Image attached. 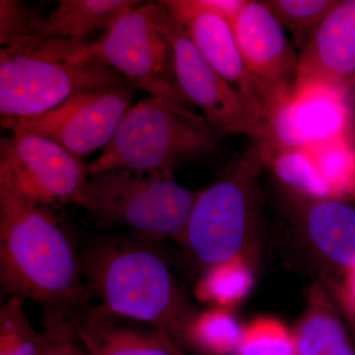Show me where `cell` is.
<instances>
[{"label":"cell","mask_w":355,"mask_h":355,"mask_svg":"<svg viewBox=\"0 0 355 355\" xmlns=\"http://www.w3.org/2000/svg\"><path fill=\"white\" fill-rule=\"evenodd\" d=\"M0 282L46 313L72 320L93 307L80 253L53 209L24 193L0 164Z\"/></svg>","instance_id":"obj_1"},{"label":"cell","mask_w":355,"mask_h":355,"mask_svg":"<svg viewBox=\"0 0 355 355\" xmlns=\"http://www.w3.org/2000/svg\"><path fill=\"white\" fill-rule=\"evenodd\" d=\"M154 241L137 234L91 238L80 253L83 275L100 309L164 331L180 345L198 311Z\"/></svg>","instance_id":"obj_2"},{"label":"cell","mask_w":355,"mask_h":355,"mask_svg":"<svg viewBox=\"0 0 355 355\" xmlns=\"http://www.w3.org/2000/svg\"><path fill=\"white\" fill-rule=\"evenodd\" d=\"M93 42L48 41L0 50L3 128L57 108L72 96L130 83L93 51Z\"/></svg>","instance_id":"obj_3"},{"label":"cell","mask_w":355,"mask_h":355,"mask_svg":"<svg viewBox=\"0 0 355 355\" xmlns=\"http://www.w3.org/2000/svg\"><path fill=\"white\" fill-rule=\"evenodd\" d=\"M263 168L254 141L200 190L180 244L203 270L247 254L260 216Z\"/></svg>","instance_id":"obj_4"},{"label":"cell","mask_w":355,"mask_h":355,"mask_svg":"<svg viewBox=\"0 0 355 355\" xmlns=\"http://www.w3.org/2000/svg\"><path fill=\"white\" fill-rule=\"evenodd\" d=\"M217 135L188 106L151 96L128 110L108 146L88 166L89 174L110 169L173 173L179 163L212 150Z\"/></svg>","instance_id":"obj_5"},{"label":"cell","mask_w":355,"mask_h":355,"mask_svg":"<svg viewBox=\"0 0 355 355\" xmlns=\"http://www.w3.org/2000/svg\"><path fill=\"white\" fill-rule=\"evenodd\" d=\"M200 191L177 184L173 173L102 170L89 174L76 205L106 227L181 243Z\"/></svg>","instance_id":"obj_6"},{"label":"cell","mask_w":355,"mask_h":355,"mask_svg":"<svg viewBox=\"0 0 355 355\" xmlns=\"http://www.w3.org/2000/svg\"><path fill=\"white\" fill-rule=\"evenodd\" d=\"M165 15L161 1L141 2L92 43L93 51L135 87L189 106L178 83Z\"/></svg>","instance_id":"obj_7"},{"label":"cell","mask_w":355,"mask_h":355,"mask_svg":"<svg viewBox=\"0 0 355 355\" xmlns=\"http://www.w3.org/2000/svg\"><path fill=\"white\" fill-rule=\"evenodd\" d=\"M349 93L324 84H295L277 98L254 141L279 148L310 149L354 137Z\"/></svg>","instance_id":"obj_8"},{"label":"cell","mask_w":355,"mask_h":355,"mask_svg":"<svg viewBox=\"0 0 355 355\" xmlns=\"http://www.w3.org/2000/svg\"><path fill=\"white\" fill-rule=\"evenodd\" d=\"M135 89L128 83L79 93L57 108L33 118L14 121L4 128L46 137L83 159L108 146L121 119L132 106Z\"/></svg>","instance_id":"obj_9"},{"label":"cell","mask_w":355,"mask_h":355,"mask_svg":"<svg viewBox=\"0 0 355 355\" xmlns=\"http://www.w3.org/2000/svg\"><path fill=\"white\" fill-rule=\"evenodd\" d=\"M165 10L178 83L187 101L202 110L217 135H247L254 140L261 139L263 125L260 116L202 57L166 7Z\"/></svg>","instance_id":"obj_10"},{"label":"cell","mask_w":355,"mask_h":355,"mask_svg":"<svg viewBox=\"0 0 355 355\" xmlns=\"http://www.w3.org/2000/svg\"><path fill=\"white\" fill-rule=\"evenodd\" d=\"M261 120L295 85L299 53L265 1L248 0L232 25Z\"/></svg>","instance_id":"obj_11"},{"label":"cell","mask_w":355,"mask_h":355,"mask_svg":"<svg viewBox=\"0 0 355 355\" xmlns=\"http://www.w3.org/2000/svg\"><path fill=\"white\" fill-rule=\"evenodd\" d=\"M0 164L9 170L21 190L51 209L76 205L89 178L81 159L53 140L22 130L1 140Z\"/></svg>","instance_id":"obj_12"},{"label":"cell","mask_w":355,"mask_h":355,"mask_svg":"<svg viewBox=\"0 0 355 355\" xmlns=\"http://www.w3.org/2000/svg\"><path fill=\"white\" fill-rule=\"evenodd\" d=\"M298 53L295 84H324L350 93L355 72V0L338 1Z\"/></svg>","instance_id":"obj_13"},{"label":"cell","mask_w":355,"mask_h":355,"mask_svg":"<svg viewBox=\"0 0 355 355\" xmlns=\"http://www.w3.org/2000/svg\"><path fill=\"white\" fill-rule=\"evenodd\" d=\"M161 2L202 57L233 86L261 120L232 25L205 6L202 0Z\"/></svg>","instance_id":"obj_14"},{"label":"cell","mask_w":355,"mask_h":355,"mask_svg":"<svg viewBox=\"0 0 355 355\" xmlns=\"http://www.w3.org/2000/svg\"><path fill=\"white\" fill-rule=\"evenodd\" d=\"M93 306L69 320L88 355H186L169 334Z\"/></svg>","instance_id":"obj_15"},{"label":"cell","mask_w":355,"mask_h":355,"mask_svg":"<svg viewBox=\"0 0 355 355\" xmlns=\"http://www.w3.org/2000/svg\"><path fill=\"white\" fill-rule=\"evenodd\" d=\"M299 232L318 258L343 272L355 268V209L347 202L305 200Z\"/></svg>","instance_id":"obj_16"},{"label":"cell","mask_w":355,"mask_h":355,"mask_svg":"<svg viewBox=\"0 0 355 355\" xmlns=\"http://www.w3.org/2000/svg\"><path fill=\"white\" fill-rule=\"evenodd\" d=\"M137 0H60L57 8L42 19L36 34L25 46L48 41L91 42L96 33L105 32L133 7Z\"/></svg>","instance_id":"obj_17"},{"label":"cell","mask_w":355,"mask_h":355,"mask_svg":"<svg viewBox=\"0 0 355 355\" xmlns=\"http://www.w3.org/2000/svg\"><path fill=\"white\" fill-rule=\"evenodd\" d=\"M293 335L296 355H355V338L321 286L311 289L307 308Z\"/></svg>","instance_id":"obj_18"},{"label":"cell","mask_w":355,"mask_h":355,"mask_svg":"<svg viewBox=\"0 0 355 355\" xmlns=\"http://www.w3.org/2000/svg\"><path fill=\"white\" fill-rule=\"evenodd\" d=\"M263 164L280 183L305 200H328L331 193L309 149L279 148L260 144ZM333 200V198H331Z\"/></svg>","instance_id":"obj_19"},{"label":"cell","mask_w":355,"mask_h":355,"mask_svg":"<svg viewBox=\"0 0 355 355\" xmlns=\"http://www.w3.org/2000/svg\"><path fill=\"white\" fill-rule=\"evenodd\" d=\"M243 331L244 327L231 310L212 307L193 317L180 345L200 355H233L241 342Z\"/></svg>","instance_id":"obj_20"},{"label":"cell","mask_w":355,"mask_h":355,"mask_svg":"<svg viewBox=\"0 0 355 355\" xmlns=\"http://www.w3.org/2000/svg\"><path fill=\"white\" fill-rule=\"evenodd\" d=\"M253 284L252 266L247 254H241L205 270L196 295L214 307L231 310L247 297Z\"/></svg>","instance_id":"obj_21"},{"label":"cell","mask_w":355,"mask_h":355,"mask_svg":"<svg viewBox=\"0 0 355 355\" xmlns=\"http://www.w3.org/2000/svg\"><path fill=\"white\" fill-rule=\"evenodd\" d=\"M328 184L333 200L355 198V140L354 137L335 140L309 149Z\"/></svg>","instance_id":"obj_22"},{"label":"cell","mask_w":355,"mask_h":355,"mask_svg":"<svg viewBox=\"0 0 355 355\" xmlns=\"http://www.w3.org/2000/svg\"><path fill=\"white\" fill-rule=\"evenodd\" d=\"M284 30L291 32L294 46L302 50L336 0H268L265 1Z\"/></svg>","instance_id":"obj_23"},{"label":"cell","mask_w":355,"mask_h":355,"mask_svg":"<svg viewBox=\"0 0 355 355\" xmlns=\"http://www.w3.org/2000/svg\"><path fill=\"white\" fill-rule=\"evenodd\" d=\"M24 302L13 295L0 306V355H41L43 335L33 328Z\"/></svg>","instance_id":"obj_24"},{"label":"cell","mask_w":355,"mask_h":355,"mask_svg":"<svg viewBox=\"0 0 355 355\" xmlns=\"http://www.w3.org/2000/svg\"><path fill=\"white\" fill-rule=\"evenodd\" d=\"M233 355H296L293 331L275 318H258L244 326Z\"/></svg>","instance_id":"obj_25"},{"label":"cell","mask_w":355,"mask_h":355,"mask_svg":"<svg viewBox=\"0 0 355 355\" xmlns=\"http://www.w3.org/2000/svg\"><path fill=\"white\" fill-rule=\"evenodd\" d=\"M43 17L19 0L0 1V44L1 49L25 46L36 34Z\"/></svg>","instance_id":"obj_26"},{"label":"cell","mask_w":355,"mask_h":355,"mask_svg":"<svg viewBox=\"0 0 355 355\" xmlns=\"http://www.w3.org/2000/svg\"><path fill=\"white\" fill-rule=\"evenodd\" d=\"M41 355H88L67 318L46 313Z\"/></svg>","instance_id":"obj_27"},{"label":"cell","mask_w":355,"mask_h":355,"mask_svg":"<svg viewBox=\"0 0 355 355\" xmlns=\"http://www.w3.org/2000/svg\"><path fill=\"white\" fill-rule=\"evenodd\" d=\"M338 296L343 309L355 320V268L343 272L338 286Z\"/></svg>","instance_id":"obj_28"},{"label":"cell","mask_w":355,"mask_h":355,"mask_svg":"<svg viewBox=\"0 0 355 355\" xmlns=\"http://www.w3.org/2000/svg\"><path fill=\"white\" fill-rule=\"evenodd\" d=\"M248 0H202L205 6L223 16L226 20L233 25L242 9L246 6Z\"/></svg>","instance_id":"obj_29"},{"label":"cell","mask_w":355,"mask_h":355,"mask_svg":"<svg viewBox=\"0 0 355 355\" xmlns=\"http://www.w3.org/2000/svg\"><path fill=\"white\" fill-rule=\"evenodd\" d=\"M354 90H355V72H354V79H352V86H350V92H352V91H354Z\"/></svg>","instance_id":"obj_30"},{"label":"cell","mask_w":355,"mask_h":355,"mask_svg":"<svg viewBox=\"0 0 355 355\" xmlns=\"http://www.w3.org/2000/svg\"><path fill=\"white\" fill-rule=\"evenodd\" d=\"M354 321H355V320H354Z\"/></svg>","instance_id":"obj_31"},{"label":"cell","mask_w":355,"mask_h":355,"mask_svg":"<svg viewBox=\"0 0 355 355\" xmlns=\"http://www.w3.org/2000/svg\"></svg>","instance_id":"obj_32"}]
</instances>
